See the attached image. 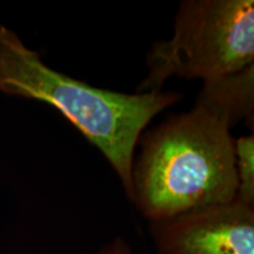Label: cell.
Listing matches in <instances>:
<instances>
[{"instance_id":"3","label":"cell","mask_w":254,"mask_h":254,"mask_svg":"<svg viewBox=\"0 0 254 254\" xmlns=\"http://www.w3.org/2000/svg\"><path fill=\"white\" fill-rule=\"evenodd\" d=\"M254 64L253 0H184L173 36L152 44L136 93L163 91L172 77L202 81Z\"/></svg>"},{"instance_id":"5","label":"cell","mask_w":254,"mask_h":254,"mask_svg":"<svg viewBox=\"0 0 254 254\" xmlns=\"http://www.w3.org/2000/svg\"><path fill=\"white\" fill-rule=\"evenodd\" d=\"M193 106L213 113L231 128L241 120L253 128L254 64L241 71L204 81Z\"/></svg>"},{"instance_id":"1","label":"cell","mask_w":254,"mask_h":254,"mask_svg":"<svg viewBox=\"0 0 254 254\" xmlns=\"http://www.w3.org/2000/svg\"><path fill=\"white\" fill-rule=\"evenodd\" d=\"M0 92L49 104L101 152L132 196L139 138L151 120L177 104V92H123L94 87L47 66L11 28L0 25Z\"/></svg>"},{"instance_id":"2","label":"cell","mask_w":254,"mask_h":254,"mask_svg":"<svg viewBox=\"0 0 254 254\" xmlns=\"http://www.w3.org/2000/svg\"><path fill=\"white\" fill-rule=\"evenodd\" d=\"M234 141L228 124L193 106L139 138L131 201L148 222L233 201Z\"/></svg>"},{"instance_id":"7","label":"cell","mask_w":254,"mask_h":254,"mask_svg":"<svg viewBox=\"0 0 254 254\" xmlns=\"http://www.w3.org/2000/svg\"><path fill=\"white\" fill-rule=\"evenodd\" d=\"M97 254H132L128 241L122 237H116L98 251Z\"/></svg>"},{"instance_id":"6","label":"cell","mask_w":254,"mask_h":254,"mask_svg":"<svg viewBox=\"0 0 254 254\" xmlns=\"http://www.w3.org/2000/svg\"><path fill=\"white\" fill-rule=\"evenodd\" d=\"M236 154V199L254 205V135L240 136L234 141Z\"/></svg>"},{"instance_id":"4","label":"cell","mask_w":254,"mask_h":254,"mask_svg":"<svg viewBox=\"0 0 254 254\" xmlns=\"http://www.w3.org/2000/svg\"><path fill=\"white\" fill-rule=\"evenodd\" d=\"M148 224L158 254H254V205L240 200Z\"/></svg>"}]
</instances>
